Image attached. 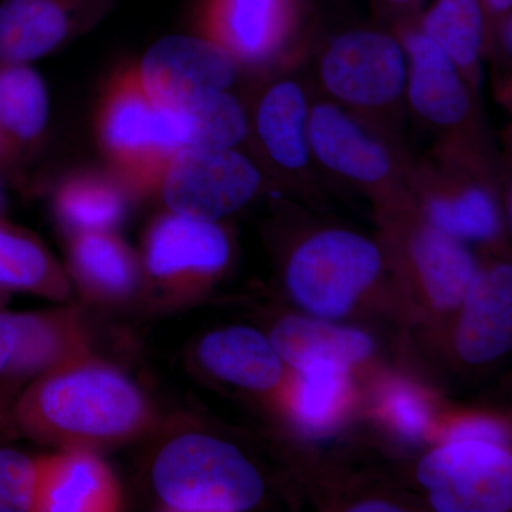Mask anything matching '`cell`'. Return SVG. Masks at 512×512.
Masks as SVG:
<instances>
[{"instance_id": "obj_1", "label": "cell", "mask_w": 512, "mask_h": 512, "mask_svg": "<svg viewBox=\"0 0 512 512\" xmlns=\"http://www.w3.org/2000/svg\"><path fill=\"white\" fill-rule=\"evenodd\" d=\"M13 419L37 443L97 453L143 437L156 412L126 373L89 353L32 380Z\"/></svg>"}, {"instance_id": "obj_2", "label": "cell", "mask_w": 512, "mask_h": 512, "mask_svg": "<svg viewBox=\"0 0 512 512\" xmlns=\"http://www.w3.org/2000/svg\"><path fill=\"white\" fill-rule=\"evenodd\" d=\"M151 484L165 510L242 512L264 497L261 474L237 447L200 433L175 436L161 446Z\"/></svg>"}, {"instance_id": "obj_3", "label": "cell", "mask_w": 512, "mask_h": 512, "mask_svg": "<svg viewBox=\"0 0 512 512\" xmlns=\"http://www.w3.org/2000/svg\"><path fill=\"white\" fill-rule=\"evenodd\" d=\"M97 140L131 195L160 188L171 158L180 151L170 111L151 101L136 64L111 76L97 104Z\"/></svg>"}, {"instance_id": "obj_4", "label": "cell", "mask_w": 512, "mask_h": 512, "mask_svg": "<svg viewBox=\"0 0 512 512\" xmlns=\"http://www.w3.org/2000/svg\"><path fill=\"white\" fill-rule=\"evenodd\" d=\"M382 269V255L355 232H320L296 249L286 274L295 301L323 319L342 318Z\"/></svg>"}, {"instance_id": "obj_5", "label": "cell", "mask_w": 512, "mask_h": 512, "mask_svg": "<svg viewBox=\"0 0 512 512\" xmlns=\"http://www.w3.org/2000/svg\"><path fill=\"white\" fill-rule=\"evenodd\" d=\"M440 512H505L512 504V460L500 444L448 440L417 468Z\"/></svg>"}, {"instance_id": "obj_6", "label": "cell", "mask_w": 512, "mask_h": 512, "mask_svg": "<svg viewBox=\"0 0 512 512\" xmlns=\"http://www.w3.org/2000/svg\"><path fill=\"white\" fill-rule=\"evenodd\" d=\"M261 174L232 148H184L165 167L161 195L168 210L217 222L247 205Z\"/></svg>"}, {"instance_id": "obj_7", "label": "cell", "mask_w": 512, "mask_h": 512, "mask_svg": "<svg viewBox=\"0 0 512 512\" xmlns=\"http://www.w3.org/2000/svg\"><path fill=\"white\" fill-rule=\"evenodd\" d=\"M320 79L333 97L350 106H387L406 90L403 45L376 30H349L333 39L320 60Z\"/></svg>"}, {"instance_id": "obj_8", "label": "cell", "mask_w": 512, "mask_h": 512, "mask_svg": "<svg viewBox=\"0 0 512 512\" xmlns=\"http://www.w3.org/2000/svg\"><path fill=\"white\" fill-rule=\"evenodd\" d=\"M231 247L215 222L165 212L151 224L141 259L144 279L161 301L185 291L198 279L218 274Z\"/></svg>"}, {"instance_id": "obj_9", "label": "cell", "mask_w": 512, "mask_h": 512, "mask_svg": "<svg viewBox=\"0 0 512 512\" xmlns=\"http://www.w3.org/2000/svg\"><path fill=\"white\" fill-rule=\"evenodd\" d=\"M141 84L160 109L180 110L205 93L235 82L237 60L208 37L165 36L137 66Z\"/></svg>"}, {"instance_id": "obj_10", "label": "cell", "mask_w": 512, "mask_h": 512, "mask_svg": "<svg viewBox=\"0 0 512 512\" xmlns=\"http://www.w3.org/2000/svg\"><path fill=\"white\" fill-rule=\"evenodd\" d=\"M117 0H0V64H29L84 35Z\"/></svg>"}, {"instance_id": "obj_11", "label": "cell", "mask_w": 512, "mask_h": 512, "mask_svg": "<svg viewBox=\"0 0 512 512\" xmlns=\"http://www.w3.org/2000/svg\"><path fill=\"white\" fill-rule=\"evenodd\" d=\"M89 353V340L74 309L0 312V384L30 382Z\"/></svg>"}, {"instance_id": "obj_12", "label": "cell", "mask_w": 512, "mask_h": 512, "mask_svg": "<svg viewBox=\"0 0 512 512\" xmlns=\"http://www.w3.org/2000/svg\"><path fill=\"white\" fill-rule=\"evenodd\" d=\"M295 15V0H204L201 22L235 60L256 63L282 45Z\"/></svg>"}, {"instance_id": "obj_13", "label": "cell", "mask_w": 512, "mask_h": 512, "mask_svg": "<svg viewBox=\"0 0 512 512\" xmlns=\"http://www.w3.org/2000/svg\"><path fill=\"white\" fill-rule=\"evenodd\" d=\"M121 508L117 478L99 454L60 450L39 458L36 512H111Z\"/></svg>"}, {"instance_id": "obj_14", "label": "cell", "mask_w": 512, "mask_h": 512, "mask_svg": "<svg viewBox=\"0 0 512 512\" xmlns=\"http://www.w3.org/2000/svg\"><path fill=\"white\" fill-rule=\"evenodd\" d=\"M406 90L414 111L436 126H456L470 113L471 100L460 67L420 30L403 40Z\"/></svg>"}, {"instance_id": "obj_15", "label": "cell", "mask_w": 512, "mask_h": 512, "mask_svg": "<svg viewBox=\"0 0 512 512\" xmlns=\"http://www.w3.org/2000/svg\"><path fill=\"white\" fill-rule=\"evenodd\" d=\"M512 342V269L501 265L478 272L463 299L457 350L481 365L503 356Z\"/></svg>"}, {"instance_id": "obj_16", "label": "cell", "mask_w": 512, "mask_h": 512, "mask_svg": "<svg viewBox=\"0 0 512 512\" xmlns=\"http://www.w3.org/2000/svg\"><path fill=\"white\" fill-rule=\"evenodd\" d=\"M309 148L330 171L360 183H377L392 171L386 147L332 104L309 110Z\"/></svg>"}, {"instance_id": "obj_17", "label": "cell", "mask_w": 512, "mask_h": 512, "mask_svg": "<svg viewBox=\"0 0 512 512\" xmlns=\"http://www.w3.org/2000/svg\"><path fill=\"white\" fill-rule=\"evenodd\" d=\"M69 269L84 298L117 305L136 295L143 265L113 232H80L69 242Z\"/></svg>"}, {"instance_id": "obj_18", "label": "cell", "mask_w": 512, "mask_h": 512, "mask_svg": "<svg viewBox=\"0 0 512 512\" xmlns=\"http://www.w3.org/2000/svg\"><path fill=\"white\" fill-rule=\"evenodd\" d=\"M201 365L218 379L265 392L281 380L282 360L258 330L231 326L205 336L198 346Z\"/></svg>"}, {"instance_id": "obj_19", "label": "cell", "mask_w": 512, "mask_h": 512, "mask_svg": "<svg viewBox=\"0 0 512 512\" xmlns=\"http://www.w3.org/2000/svg\"><path fill=\"white\" fill-rule=\"evenodd\" d=\"M49 119L45 83L29 64H0V163L40 140Z\"/></svg>"}, {"instance_id": "obj_20", "label": "cell", "mask_w": 512, "mask_h": 512, "mask_svg": "<svg viewBox=\"0 0 512 512\" xmlns=\"http://www.w3.org/2000/svg\"><path fill=\"white\" fill-rule=\"evenodd\" d=\"M130 195L113 173L79 171L57 187L55 211L70 234L113 232L126 218Z\"/></svg>"}, {"instance_id": "obj_21", "label": "cell", "mask_w": 512, "mask_h": 512, "mask_svg": "<svg viewBox=\"0 0 512 512\" xmlns=\"http://www.w3.org/2000/svg\"><path fill=\"white\" fill-rule=\"evenodd\" d=\"M269 340L281 360L298 370L322 360L350 366L373 352V340L366 333L303 316L279 320Z\"/></svg>"}, {"instance_id": "obj_22", "label": "cell", "mask_w": 512, "mask_h": 512, "mask_svg": "<svg viewBox=\"0 0 512 512\" xmlns=\"http://www.w3.org/2000/svg\"><path fill=\"white\" fill-rule=\"evenodd\" d=\"M256 131L266 153L286 170L308 164L309 107L302 87L276 83L262 97L256 113Z\"/></svg>"}, {"instance_id": "obj_23", "label": "cell", "mask_w": 512, "mask_h": 512, "mask_svg": "<svg viewBox=\"0 0 512 512\" xmlns=\"http://www.w3.org/2000/svg\"><path fill=\"white\" fill-rule=\"evenodd\" d=\"M412 252L433 305L439 309L460 305L478 274L476 261L461 241L430 225L416 235Z\"/></svg>"}, {"instance_id": "obj_24", "label": "cell", "mask_w": 512, "mask_h": 512, "mask_svg": "<svg viewBox=\"0 0 512 512\" xmlns=\"http://www.w3.org/2000/svg\"><path fill=\"white\" fill-rule=\"evenodd\" d=\"M0 288L35 293L53 301L69 298L67 275L33 235L0 222Z\"/></svg>"}, {"instance_id": "obj_25", "label": "cell", "mask_w": 512, "mask_h": 512, "mask_svg": "<svg viewBox=\"0 0 512 512\" xmlns=\"http://www.w3.org/2000/svg\"><path fill=\"white\" fill-rule=\"evenodd\" d=\"M173 114L175 136L184 148H234L247 136L244 109L224 92L202 94Z\"/></svg>"}, {"instance_id": "obj_26", "label": "cell", "mask_w": 512, "mask_h": 512, "mask_svg": "<svg viewBox=\"0 0 512 512\" xmlns=\"http://www.w3.org/2000/svg\"><path fill=\"white\" fill-rule=\"evenodd\" d=\"M420 32L441 47L460 69H470L483 52L484 2L436 0L424 15Z\"/></svg>"}, {"instance_id": "obj_27", "label": "cell", "mask_w": 512, "mask_h": 512, "mask_svg": "<svg viewBox=\"0 0 512 512\" xmlns=\"http://www.w3.org/2000/svg\"><path fill=\"white\" fill-rule=\"evenodd\" d=\"M348 369L342 363L322 360L301 370L293 409L303 429L325 433L336 423L348 403Z\"/></svg>"}, {"instance_id": "obj_28", "label": "cell", "mask_w": 512, "mask_h": 512, "mask_svg": "<svg viewBox=\"0 0 512 512\" xmlns=\"http://www.w3.org/2000/svg\"><path fill=\"white\" fill-rule=\"evenodd\" d=\"M429 218L431 227L458 241H487L497 234L500 224L493 197L481 188L431 201Z\"/></svg>"}, {"instance_id": "obj_29", "label": "cell", "mask_w": 512, "mask_h": 512, "mask_svg": "<svg viewBox=\"0 0 512 512\" xmlns=\"http://www.w3.org/2000/svg\"><path fill=\"white\" fill-rule=\"evenodd\" d=\"M39 458L0 448V512H36Z\"/></svg>"}, {"instance_id": "obj_30", "label": "cell", "mask_w": 512, "mask_h": 512, "mask_svg": "<svg viewBox=\"0 0 512 512\" xmlns=\"http://www.w3.org/2000/svg\"><path fill=\"white\" fill-rule=\"evenodd\" d=\"M386 407L396 429L417 439L429 426V413L420 397L407 387H394L386 397Z\"/></svg>"}, {"instance_id": "obj_31", "label": "cell", "mask_w": 512, "mask_h": 512, "mask_svg": "<svg viewBox=\"0 0 512 512\" xmlns=\"http://www.w3.org/2000/svg\"><path fill=\"white\" fill-rule=\"evenodd\" d=\"M448 440H480L501 446L505 441V431L494 421L470 420L454 429Z\"/></svg>"}, {"instance_id": "obj_32", "label": "cell", "mask_w": 512, "mask_h": 512, "mask_svg": "<svg viewBox=\"0 0 512 512\" xmlns=\"http://www.w3.org/2000/svg\"><path fill=\"white\" fill-rule=\"evenodd\" d=\"M353 512H397L400 508L396 505L386 503V501H366V503L357 504L353 507Z\"/></svg>"}, {"instance_id": "obj_33", "label": "cell", "mask_w": 512, "mask_h": 512, "mask_svg": "<svg viewBox=\"0 0 512 512\" xmlns=\"http://www.w3.org/2000/svg\"><path fill=\"white\" fill-rule=\"evenodd\" d=\"M485 9L491 10L495 15H510L512 0H483Z\"/></svg>"}, {"instance_id": "obj_34", "label": "cell", "mask_w": 512, "mask_h": 512, "mask_svg": "<svg viewBox=\"0 0 512 512\" xmlns=\"http://www.w3.org/2000/svg\"><path fill=\"white\" fill-rule=\"evenodd\" d=\"M501 42L505 50L511 52L512 49V25L511 16H504L503 26H501Z\"/></svg>"}, {"instance_id": "obj_35", "label": "cell", "mask_w": 512, "mask_h": 512, "mask_svg": "<svg viewBox=\"0 0 512 512\" xmlns=\"http://www.w3.org/2000/svg\"><path fill=\"white\" fill-rule=\"evenodd\" d=\"M384 2L392 3V5L404 6L410 5V3L416 2V0H384Z\"/></svg>"}, {"instance_id": "obj_36", "label": "cell", "mask_w": 512, "mask_h": 512, "mask_svg": "<svg viewBox=\"0 0 512 512\" xmlns=\"http://www.w3.org/2000/svg\"><path fill=\"white\" fill-rule=\"evenodd\" d=\"M6 301V289L0 288V308L5 305Z\"/></svg>"}]
</instances>
